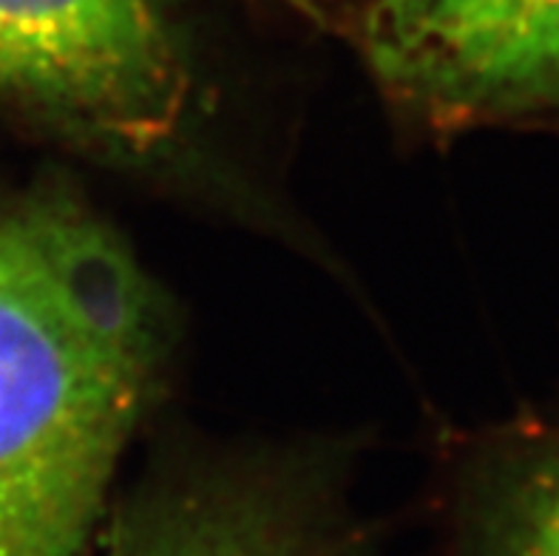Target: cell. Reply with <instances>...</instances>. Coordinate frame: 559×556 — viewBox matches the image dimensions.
Returning a JSON list of instances; mask_svg holds the SVG:
<instances>
[{"instance_id": "obj_1", "label": "cell", "mask_w": 559, "mask_h": 556, "mask_svg": "<svg viewBox=\"0 0 559 556\" xmlns=\"http://www.w3.org/2000/svg\"><path fill=\"white\" fill-rule=\"evenodd\" d=\"M163 358L156 293L108 225L0 197V556H85Z\"/></svg>"}, {"instance_id": "obj_2", "label": "cell", "mask_w": 559, "mask_h": 556, "mask_svg": "<svg viewBox=\"0 0 559 556\" xmlns=\"http://www.w3.org/2000/svg\"><path fill=\"white\" fill-rule=\"evenodd\" d=\"M193 74L156 0H0V106L117 159L182 137Z\"/></svg>"}, {"instance_id": "obj_3", "label": "cell", "mask_w": 559, "mask_h": 556, "mask_svg": "<svg viewBox=\"0 0 559 556\" xmlns=\"http://www.w3.org/2000/svg\"><path fill=\"white\" fill-rule=\"evenodd\" d=\"M364 60L432 128L559 117V0H367Z\"/></svg>"}, {"instance_id": "obj_4", "label": "cell", "mask_w": 559, "mask_h": 556, "mask_svg": "<svg viewBox=\"0 0 559 556\" xmlns=\"http://www.w3.org/2000/svg\"><path fill=\"white\" fill-rule=\"evenodd\" d=\"M85 556H367L290 472L202 469L106 514Z\"/></svg>"}, {"instance_id": "obj_5", "label": "cell", "mask_w": 559, "mask_h": 556, "mask_svg": "<svg viewBox=\"0 0 559 556\" xmlns=\"http://www.w3.org/2000/svg\"><path fill=\"white\" fill-rule=\"evenodd\" d=\"M475 556H559V426L500 465L477 508Z\"/></svg>"}, {"instance_id": "obj_6", "label": "cell", "mask_w": 559, "mask_h": 556, "mask_svg": "<svg viewBox=\"0 0 559 556\" xmlns=\"http://www.w3.org/2000/svg\"><path fill=\"white\" fill-rule=\"evenodd\" d=\"M282 3H287V7L293 9V12L305 14V17H312V21L319 23H330L335 21V17H358V12H361V7L367 3V0H282Z\"/></svg>"}]
</instances>
